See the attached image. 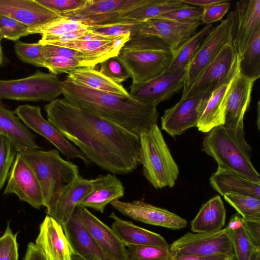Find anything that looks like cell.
Returning a JSON list of instances; mask_svg holds the SVG:
<instances>
[{
  "label": "cell",
  "instance_id": "2e32d148",
  "mask_svg": "<svg viewBox=\"0 0 260 260\" xmlns=\"http://www.w3.org/2000/svg\"><path fill=\"white\" fill-rule=\"evenodd\" d=\"M14 194L36 209L43 206L41 188L34 172L18 152L9 172L4 194Z\"/></svg>",
  "mask_w": 260,
  "mask_h": 260
},
{
  "label": "cell",
  "instance_id": "1f68e13d",
  "mask_svg": "<svg viewBox=\"0 0 260 260\" xmlns=\"http://www.w3.org/2000/svg\"><path fill=\"white\" fill-rule=\"evenodd\" d=\"M189 6L181 0H151L147 4L117 16L109 24L143 22L168 12Z\"/></svg>",
  "mask_w": 260,
  "mask_h": 260
},
{
  "label": "cell",
  "instance_id": "60d3db41",
  "mask_svg": "<svg viewBox=\"0 0 260 260\" xmlns=\"http://www.w3.org/2000/svg\"><path fill=\"white\" fill-rule=\"evenodd\" d=\"M46 57L52 55H60L69 57L80 62L83 67H95L96 65L105 61L78 50L67 47L51 45H43Z\"/></svg>",
  "mask_w": 260,
  "mask_h": 260
},
{
  "label": "cell",
  "instance_id": "f1b7e54d",
  "mask_svg": "<svg viewBox=\"0 0 260 260\" xmlns=\"http://www.w3.org/2000/svg\"><path fill=\"white\" fill-rule=\"evenodd\" d=\"M226 210L221 198L216 196L203 204L191 222V230L194 233H211L223 227Z\"/></svg>",
  "mask_w": 260,
  "mask_h": 260
},
{
  "label": "cell",
  "instance_id": "c3c4849f",
  "mask_svg": "<svg viewBox=\"0 0 260 260\" xmlns=\"http://www.w3.org/2000/svg\"><path fill=\"white\" fill-rule=\"evenodd\" d=\"M17 234H13L8 223L4 234L0 237V260H18Z\"/></svg>",
  "mask_w": 260,
  "mask_h": 260
},
{
  "label": "cell",
  "instance_id": "ffe728a7",
  "mask_svg": "<svg viewBox=\"0 0 260 260\" xmlns=\"http://www.w3.org/2000/svg\"><path fill=\"white\" fill-rule=\"evenodd\" d=\"M256 80L240 73L233 79L226 99L224 125L244 127V117L250 103L251 92Z\"/></svg>",
  "mask_w": 260,
  "mask_h": 260
},
{
  "label": "cell",
  "instance_id": "f546056e",
  "mask_svg": "<svg viewBox=\"0 0 260 260\" xmlns=\"http://www.w3.org/2000/svg\"><path fill=\"white\" fill-rule=\"evenodd\" d=\"M232 80L210 93L197 126L199 131L208 133L215 127L224 125L226 99Z\"/></svg>",
  "mask_w": 260,
  "mask_h": 260
},
{
  "label": "cell",
  "instance_id": "74e56055",
  "mask_svg": "<svg viewBox=\"0 0 260 260\" xmlns=\"http://www.w3.org/2000/svg\"><path fill=\"white\" fill-rule=\"evenodd\" d=\"M223 197L243 219L260 220V198L234 193L225 194Z\"/></svg>",
  "mask_w": 260,
  "mask_h": 260
},
{
  "label": "cell",
  "instance_id": "8fae6325",
  "mask_svg": "<svg viewBox=\"0 0 260 260\" xmlns=\"http://www.w3.org/2000/svg\"><path fill=\"white\" fill-rule=\"evenodd\" d=\"M14 112L27 128L45 138L68 158L80 159L86 165L91 163L78 148L43 117L40 107L22 105L18 106Z\"/></svg>",
  "mask_w": 260,
  "mask_h": 260
},
{
  "label": "cell",
  "instance_id": "7402d4cb",
  "mask_svg": "<svg viewBox=\"0 0 260 260\" xmlns=\"http://www.w3.org/2000/svg\"><path fill=\"white\" fill-rule=\"evenodd\" d=\"M77 209L82 224L102 250L111 260H126L125 245L112 228L87 208L79 205Z\"/></svg>",
  "mask_w": 260,
  "mask_h": 260
},
{
  "label": "cell",
  "instance_id": "4fadbf2b",
  "mask_svg": "<svg viewBox=\"0 0 260 260\" xmlns=\"http://www.w3.org/2000/svg\"><path fill=\"white\" fill-rule=\"evenodd\" d=\"M186 68L163 74L142 84L132 85L129 95L146 105L156 107L183 87Z\"/></svg>",
  "mask_w": 260,
  "mask_h": 260
},
{
  "label": "cell",
  "instance_id": "f5cc1de1",
  "mask_svg": "<svg viewBox=\"0 0 260 260\" xmlns=\"http://www.w3.org/2000/svg\"><path fill=\"white\" fill-rule=\"evenodd\" d=\"M88 28L81 29L64 34L61 36L51 38L42 44L50 45L54 43H66L77 40L84 36Z\"/></svg>",
  "mask_w": 260,
  "mask_h": 260
},
{
  "label": "cell",
  "instance_id": "7c38bea8",
  "mask_svg": "<svg viewBox=\"0 0 260 260\" xmlns=\"http://www.w3.org/2000/svg\"><path fill=\"white\" fill-rule=\"evenodd\" d=\"M151 0H87L81 9L61 15L89 26L109 24L117 16Z\"/></svg>",
  "mask_w": 260,
  "mask_h": 260
},
{
  "label": "cell",
  "instance_id": "e575fe53",
  "mask_svg": "<svg viewBox=\"0 0 260 260\" xmlns=\"http://www.w3.org/2000/svg\"><path fill=\"white\" fill-rule=\"evenodd\" d=\"M115 38L110 40H77L69 42L54 43L50 45L75 49L105 60L110 57L117 56L120 51L116 47Z\"/></svg>",
  "mask_w": 260,
  "mask_h": 260
},
{
  "label": "cell",
  "instance_id": "94428289",
  "mask_svg": "<svg viewBox=\"0 0 260 260\" xmlns=\"http://www.w3.org/2000/svg\"><path fill=\"white\" fill-rule=\"evenodd\" d=\"M72 260H84V259L78 255L73 254Z\"/></svg>",
  "mask_w": 260,
  "mask_h": 260
},
{
  "label": "cell",
  "instance_id": "44dd1931",
  "mask_svg": "<svg viewBox=\"0 0 260 260\" xmlns=\"http://www.w3.org/2000/svg\"><path fill=\"white\" fill-rule=\"evenodd\" d=\"M36 246L46 260H72V252L62 225L47 215L40 226Z\"/></svg>",
  "mask_w": 260,
  "mask_h": 260
},
{
  "label": "cell",
  "instance_id": "6f0895ef",
  "mask_svg": "<svg viewBox=\"0 0 260 260\" xmlns=\"http://www.w3.org/2000/svg\"><path fill=\"white\" fill-rule=\"evenodd\" d=\"M5 63V56L0 40V67L3 66Z\"/></svg>",
  "mask_w": 260,
  "mask_h": 260
},
{
  "label": "cell",
  "instance_id": "bcb514c9",
  "mask_svg": "<svg viewBox=\"0 0 260 260\" xmlns=\"http://www.w3.org/2000/svg\"><path fill=\"white\" fill-rule=\"evenodd\" d=\"M99 71L114 82L121 84L130 76L117 56L101 62Z\"/></svg>",
  "mask_w": 260,
  "mask_h": 260
},
{
  "label": "cell",
  "instance_id": "277c9868",
  "mask_svg": "<svg viewBox=\"0 0 260 260\" xmlns=\"http://www.w3.org/2000/svg\"><path fill=\"white\" fill-rule=\"evenodd\" d=\"M18 153L35 174L41 188L43 206L46 207L80 175L78 166L63 159L57 149H31Z\"/></svg>",
  "mask_w": 260,
  "mask_h": 260
},
{
  "label": "cell",
  "instance_id": "9a60e30c",
  "mask_svg": "<svg viewBox=\"0 0 260 260\" xmlns=\"http://www.w3.org/2000/svg\"><path fill=\"white\" fill-rule=\"evenodd\" d=\"M210 94H201L179 100L173 107L166 109L161 117V128L175 137L189 128L197 127Z\"/></svg>",
  "mask_w": 260,
  "mask_h": 260
},
{
  "label": "cell",
  "instance_id": "ba28073f",
  "mask_svg": "<svg viewBox=\"0 0 260 260\" xmlns=\"http://www.w3.org/2000/svg\"><path fill=\"white\" fill-rule=\"evenodd\" d=\"M117 57L132 78V84L139 85L165 73L172 53L170 50L123 47Z\"/></svg>",
  "mask_w": 260,
  "mask_h": 260
},
{
  "label": "cell",
  "instance_id": "db71d44e",
  "mask_svg": "<svg viewBox=\"0 0 260 260\" xmlns=\"http://www.w3.org/2000/svg\"><path fill=\"white\" fill-rule=\"evenodd\" d=\"M226 255H214L210 256L183 255L172 256V260H235Z\"/></svg>",
  "mask_w": 260,
  "mask_h": 260
},
{
  "label": "cell",
  "instance_id": "b9f144b4",
  "mask_svg": "<svg viewBox=\"0 0 260 260\" xmlns=\"http://www.w3.org/2000/svg\"><path fill=\"white\" fill-rule=\"evenodd\" d=\"M141 22L113 24L89 26L88 30L91 32L110 38L126 35L130 38L134 36L139 29Z\"/></svg>",
  "mask_w": 260,
  "mask_h": 260
},
{
  "label": "cell",
  "instance_id": "cb8c5ba5",
  "mask_svg": "<svg viewBox=\"0 0 260 260\" xmlns=\"http://www.w3.org/2000/svg\"><path fill=\"white\" fill-rule=\"evenodd\" d=\"M0 15L15 19L30 28L41 26L61 16L36 0H0Z\"/></svg>",
  "mask_w": 260,
  "mask_h": 260
},
{
  "label": "cell",
  "instance_id": "30bf717a",
  "mask_svg": "<svg viewBox=\"0 0 260 260\" xmlns=\"http://www.w3.org/2000/svg\"><path fill=\"white\" fill-rule=\"evenodd\" d=\"M234 13L231 12L219 24L214 26L186 68L183 89L189 87L222 48L233 42Z\"/></svg>",
  "mask_w": 260,
  "mask_h": 260
},
{
  "label": "cell",
  "instance_id": "e0dca14e",
  "mask_svg": "<svg viewBox=\"0 0 260 260\" xmlns=\"http://www.w3.org/2000/svg\"><path fill=\"white\" fill-rule=\"evenodd\" d=\"M201 24V21L186 23L154 18L141 22L136 34L130 38L141 36L157 37L173 53L197 31Z\"/></svg>",
  "mask_w": 260,
  "mask_h": 260
},
{
  "label": "cell",
  "instance_id": "8992f818",
  "mask_svg": "<svg viewBox=\"0 0 260 260\" xmlns=\"http://www.w3.org/2000/svg\"><path fill=\"white\" fill-rule=\"evenodd\" d=\"M62 93V81L51 73L38 71L22 78L0 79L1 100L50 102Z\"/></svg>",
  "mask_w": 260,
  "mask_h": 260
},
{
  "label": "cell",
  "instance_id": "f6af8a7d",
  "mask_svg": "<svg viewBox=\"0 0 260 260\" xmlns=\"http://www.w3.org/2000/svg\"><path fill=\"white\" fill-rule=\"evenodd\" d=\"M80 67H83L79 61L60 55L46 57L44 62V68L48 69L51 73L56 75L61 73H68Z\"/></svg>",
  "mask_w": 260,
  "mask_h": 260
},
{
  "label": "cell",
  "instance_id": "52a82bcc",
  "mask_svg": "<svg viewBox=\"0 0 260 260\" xmlns=\"http://www.w3.org/2000/svg\"><path fill=\"white\" fill-rule=\"evenodd\" d=\"M240 58L233 42L223 46L195 81L183 89L180 100L208 93L229 83L239 71Z\"/></svg>",
  "mask_w": 260,
  "mask_h": 260
},
{
  "label": "cell",
  "instance_id": "681fc988",
  "mask_svg": "<svg viewBox=\"0 0 260 260\" xmlns=\"http://www.w3.org/2000/svg\"><path fill=\"white\" fill-rule=\"evenodd\" d=\"M47 9L62 15L82 8L87 0H36Z\"/></svg>",
  "mask_w": 260,
  "mask_h": 260
},
{
  "label": "cell",
  "instance_id": "d4e9b609",
  "mask_svg": "<svg viewBox=\"0 0 260 260\" xmlns=\"http://www.w3.org/2000/svg\"><path fill=\"white\" fill-rule=\"evenodd\" d=\"M92 191L79 204L86 208L103 213L108 204L124 196V187L115 174L100 175L92 179Z\"/></svg>",
  "mask_w": 260,
  "mask_h": 260
},
{
  "label": "cell",
  "instance_id": "83f0119b",
  "mask_svg": "<svg viewBox=\"0 0 260 260\" xmlns=\"http://www.w3.org/2000/svg\"><path fill=\"white\" fill-rule=\"evenodd\" d=\"M212 188L221 195L234 193L260 198V184L233 171L218 168L210 178Z\"/></svg>",
  "mask_w": 260,
  "mask_h": 260
},
{
  "label": "cell",
  "instance_id": "836d02e7",
  "mask_svg": "<svg viewBox=\"0 0 260 260\" xmlns=\"http://www.w3.org/2000/svg\"><path fill=\"white\" fill-rule=\"evenodd\" d=\"M213 27V24L205 25L183 43L172 53V60L165 73L186 68L205 38Z\"/></svg>",
  "mask_w": 260,
  "mask_h": 260
},
{
  "label": "cell",
  "instance_id": "ab89813d",
  "mask_svg": "<svg viewBox=\"0 0 260 260\" xmlns=\"http://www.w3.org/2000/svg\"><path fill=\"white\" fill-rule=\"evenodd\" d=\"M125 247L126 260H172L170 248L132 245Z\"/></svg>",
  "mask_w": 260,
  "mask_h": 260
},
{
  "label": "cell",
  "instance_id": "816d5d0a",
  "mask_svg": "<svg viewBox=\"0 0 260 260\" xmlns=\"http://www.w3.org/2000/svg\"><path fill=\"white\" fill-rule=\"evenodd\" d=\"M243 228L255 245L260 249V220H249L242 217Z\"/></svg>",
  "mask_w": 260,
  "mask_h": 260
},
{
  "label": "cell",
  "instance_id": "f907efd6",
  "mask_svg": "<svg viewBox=\"0 0 260 260\" xmlns=\"http://www.w3.org/2000/svg\"><path fill=\"white\" fill-rule=\"evenodd\" d=\"M230 7V3L221 0L220 2L203 8L202 23L212 24L222 19Z\"/></svg>",
  "mask_w": 260,
  "mask_h": 260
},
{
  "label": "cell",
  "instance_id": "4316f807",
  "mask_svg": "<svg viewBox=\"0 0 260 260\" xmlns=\"http://www.w3.org/2000/svg\"><path fill=\"white\" fill-rule=\"evenodd\" d=\"M109 217L113 219L112 229L124 245L153 246L170 248V245L160 235L123 220L112 212Z\"/></svg>",
  "mask_w": 260,
  "mask_h": 260
},
{
  "label": "cell",
  "instance_id": "3957f363",
  "mask_svg": "<svg viewBox=\"0 0 260 260\" xmlns=\"http://www.w3.org/2000/svg\"><path fill=\"white\" fill-rule=\"evenodd\" d=\"M202 150L214 159L218 168L260 184L259 175L251 161V148L246 141L244 127H215L204 138Z\"/></svg>",
  "mask_w": 260,
  "mask_h": 260
},
{
  "label": "cell",
  "instance_id": "ee69618b",
  "mask_svg": "<svg viewBox=\"0 0 260 260\" xmlns=\"http://www.w3.org/2000/svg\"><path fill=\"white\" fill-rule=\"evenodd\" d=\"M30 27L8 16L0 15V40L7 39L14 42L30 35Z\"/></svg>",
  "mask_w": 260,
  "mask_h": 260
},
{
  "label": "cell",
  "instance_id": "91938a15",
  "mask_svg": "<svg viewBox=\"0 0 260 260\" xmlns=\"http://www.w3.org/2000/svg\"><path fill=\"white\" fill-rule=\"evenodd\" d=\"M257 124L258 126V128H259V101L257 102Z\"/></svg>",
  "mask_w": 260,
  "mask_h": 260
},
{
  "label": "cell",
  "instance_id": "d6a6232c",
  "mask_svg": "<svg viewBox=\"0 0 260 260\" xmlns=\"http://www.w3.org/2000/svg\"><path fill=\"white\" fill-rule=\"evenodd\" d=\"M226 227L236 260H249L253 254L260 251L243 228L242 217L238 213L231 217Z\"/></svg>",
  "mask_w": 260,
  "mask_h": 260
},
{
  "label": "cell",
  "instance_id": "f35d334b",
  "mask_svg": "<svg viewBox=\"0 0 260 260\" xmlns=\"http://www.w3.org/2000/svg\"><path fill=\"white\" fill-rule=\"evenodd\" d=\"M15 54L21 61L37 67H44L46 58L44 45L37 43H26L20 40L14 42Z\"/></svg>",
  "mask_w": 260,
  "mask_h": 260
},
{
  "label": "cell",
  "instance_id": "7a4b0ae2",
  "mask_svg": "<svg viewBox=\"0 0 260 260\" xmlns=\"http://www.w3.org/2000/svg\"><path fill=\"white\" fill-rule=\"evenodd\" d=\"M64 99L71 104L112 122L139 136L157 124L156 107L142 104L130 96L103 92L67 78L62 81Z\"/></svg>",
  "mask_w": 260,
  "mask_h": 260
},
{
  "label": "cell",
  "instance_id": "5b68a950",
  "mask_svg": "<svg viewBox=\"0 0 260 260\" xmlns=\"http://www.w3.org/2000/svg\"><path fill=\"white\" fill-rule=\"evenodd\" d=\"M139 137V163L142 165L146 179L156 189L173 187L179 168L157 124Z\"/></svg>",
  "mask_w": 260,
  "mask_h": 260
},
{
  "label": "cell",
  "instance_id": "7dc6e473",
  "mask_svg": "<svg viewBox=\"0 0 260 260\" xmlns=\"http://www.w3.org/2000/svg\"><path fill=\"white\" fill-rule=\"evenodd\" d=\"M203 8L189 6L174 10L158 16L157 18L172 20L180 22L201 21Z\"/></svg>",
  "mask_w": 260,
  "mask_h": 260
},
{
  "label": "cell",
  "instance_id": "4dcf8cb0",
  "mask_svg": "<svg viewBox=\"0 0 260 260\" xmlns=\"http://www.w3.org/2000/svg\"><path fill=\"white\" fill-rule=\"evenodd\" d=\"M68 74L67 78L85 87L118 95L130 96L121 84L110 79L95 67H80Z\"/></svg>",
  "mask_w": 260,
  "mask_h": 260
},
{
  "label": "cell",
  "instance_id": "484cf974",
  "mask_svg": "<svg viewBox=\"0 0 260 260\" xmlns=\"http://www.w3.org/2000/svg\"><path fill=\"white\" fill-rule=\"evenodd\" d=\"M0 134L8 139L18 152L40 149L36 142V136L0 100Z\"/></svg>",
  "mask_w": 260,
  "mask_h": 260
},
{
  "label": "cell",
  "instance_id": "8d00e7d4",
  "mask_svg": "<svg viewBox=\"0 0 260 260\" xmlns=\"http://www.w3.org/2000/svg\"><path fill=\"white\" fill-rule=\"evenodd\" d=\"M240 73L255 80L260 77V27L240 58Z\"/></svg>",
  "mask_w": 260,
  "mask_h": 260
},
{
  "label": "cell",
  "instance_id": "6da1fadb",
  "mask_svg": "<svg viewBox=\"0 0 260 260\" xmlns=\"http://www.w3.org/2000/svg\"><path fill=\"white\" fill-rule=\"evenodd\" d=\"M48 121L90 161L113 174H127L140 161L138 136L64 99L44 106Z\"/></svg>",
  "mask_w": 260,
  "mask_h": 260
},
{
  "label": "cell",
  "instance_id": "9f6ffc18",
  "mask_svg": "<svg viewBox=\"0 0 260 260\" xmlns=\"http://www.w3.org/2000/svg\"><path fill=\"white\" fill-rule=\"evenodd\" d=\"M188 5H194L198 7H205L220 2L221 0H181Z\"/></svg>",
  "mask_w": 260,
  "mask_h": 260
},
{
  "label": "cell",
  "instance_id": "9c48e42d",
  "mask_svg": "<svg viewBox=\"0 0 260 260\" xmlns=\"http://www.w3.org/2000/svg\"><path fill=\"white\" fill-rule=\"evenodd\" d=\"M172 256L226 255L235 259L228 228L211 233L187 232L170 246Z\"/></svg>",
  "mask_w": 260,
  "mask_h": 260
},
{
  "label": "cell",
  "instance_id": "11a10c76",
  "mask_svg": "<svg viewBox=\"0 0 260 260\" xmlns=\"http://www.w3.org/2000/svg\"><path fill=\"white\" fill-rule=\"evenodd\" d=\"M24 260H46L35 244L30 242L27 245Z\"/></svg>",
  "mask_w": 260,
  "mask_h": 260
},
{
  "label": "cell",
  "instance_id": "d6986e66",
  "mask_svg": "<svg viewBox=\"0 0 260 260\" xmlns=\"http://www.w3.org/2000/svg\"><path fill=\"white\" fill-rule=\"evenodd\" d=\"M234 13V47L239 57L260 27V0H241L236 4Z\"/></svg>",
  "mask_w": 260,
  "mask_h": 260
},
{
  "label": "cell",
  "instance_id": "d590c367",
  "mask_svg": "<svg viewBox=\"0 0 260 260\" xmlns=\"http://www.w3.org/2000/svg\"><path fill=\"white\" fill-rule=\"evenodd\" d=\"M89 27V25L80 21L60 16L46 24L30 28L29 32L30 35H41V39L38 42L42 44L51 38L79 29L88 28Z\"/></svg>",
  "mask_w": 260,
  "mask_h": 260
},
{
  "label": "cell",
  "instance_id": "680465c9",
  "mask_svg": "<svg viewBox=\"0 0 260 260\" xmlns=\"http://www.w3.org/2000/svg\"><path fill=\"white\" fill-rule=\"evenodd\" d=\"M249 260H260V251L256 252L253 254Z\"/></svg>",
  "mask_w": 260,
  "mask_h": 260
},
{
  "label": "cell",
  "instance_id": "7bdbcfd3",
  "mask_svg": "<svg viewBox=\"0 0 260 260\" xmlns=\"http://www.w3.org/2000/svg\"><path fill=\"white\" fill-rule=\"evenodd\" d=\"M17 153L12 142L0 134V190L8 178Z\"/></svg>",
  "mask_w": 260,
  "mask_h": 260
},
{
  "label": "cell",
  "instance_id": "603a6c76",
  "mask_svg": "<svg viewBox=\"0 0 260 260\" xmlns=\"http://www.w3.org/2000/svg\"><path fill=\"white\" fill-rule=\"evenodd\" d=\"M62 226L73 254L84 260H111L82 224L77 207Z\"/></svg>",
  "mask_w": 260,
  "mask_h": 260
},
{
  "label": "cell",
  "instance_id": "ac0fdd59",
  "mask_svg": "<svg viewBox=\"0 0 260 260\" xmlns=\"http://www.w3.org/2000/svg\"><path fill=\"white\" fill-rule=\"evenodd\" d=\"M92 188V179L84 178L79 175L66 185L57 198L46 207L47 215L61 225L64 224Z\"/></svg>",
  "mask_w": 260,
  "mask_h": 260
},
{
  "label": "cell",
  "instance_id": "5bb4252c",
  "mask_svg": "<svg viewBox=\"0 0 260 260\" xmlns=\"http://www.w3.org/2000/svg\"><path fill=\"white\" fill-rule=\"evenodd\" d=\"M110 204L123 215L144 223L172 230L181 229L187 225L184 218L142 200L123 202L117 200Z\"/></svg>",
  "mask_w": 260,
  "mask_h": 260
}]
</instances>
